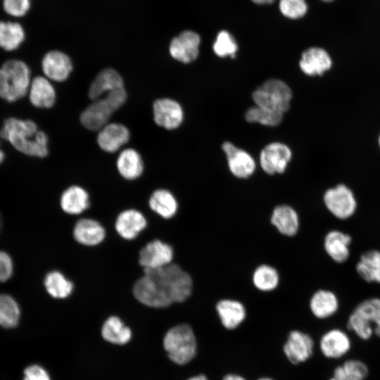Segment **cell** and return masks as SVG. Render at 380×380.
<instances>
[{"instance_id":"obj_50","label":"cell","mask_w":380,"mask_h":380,"mask_svg":"<svg viewBox=\"0 0 380 380\" xmlns=\"http://www.w3.org/2000/svg\"><path fill=\"white\" fill-rule=\"evenodd\" d=\"M379 147H380V135L379 137Z\"/></svg>"},{"instance_id":"obj_39","label":"cell","mask_w":380,"mask_h":380,"mask_svg":"<svg viewBox=\"0 0 380 380\" xmlns=\"http://www.w3.org/2000/svg\"><path fill=\"white\" fill-rule=\"evenodd\" d=\"M279 8L284 16L293 20L303 17L308 11L305 0H279Z\"/></svg>"},{"instance_id":"obj_30","label":"cell","mask_w":380,"mask_h":380,"mask_svg":"<svg viewBox=\"0 0 380 380\" xmlns=\"http://www.w3.org/2000/svg\"><path fill=\"white\" fill-rule=\"evenodd\" d=\"M251 281L259 291L269 293L277 289L280 283V274L277 269L267 263L258 265L253 270Z\"/></svg>"},{"instance_id":"obj_8","label":"cell","mask_w":380,"mask_h":380,"mask_svg":"<svg viewBox=\"0 0 380 380\" xmlns=\"http://www.w3.org/2000/svg\"><path fill=\"white\" fill-rule=\"evenodd\" d=\"M322 201L327 210L340 220L350 217L357 209V201L353 191L343 184L327 189Z\"/></svg>"},{"instance_id":"obj_44","label":"cell","mask_w":380,"mask_h":380,"mask_svg":"<svg viewBox=\"0 0 380 380\" xmlns=\"http://www.w3.org/2000/svg\"><path fill=\"white\" fill-rule=\"evenodd\" d=\"M253 3L257 4H269L274 2V0H251Z\"/></svg>"},{"instance_id":"obj_47","label":"cell","mask_w":380,"mask_h":380,"mask_svg":"<svg viewBox=\"0 0 380 380\" xmlns=\"http://www.w3.org/2000/svg\"><path fill=\"white\" fill-rule=\"evenodd\" d=\"M258 380H272V379H269V378H261V379H260Z\"/></svg>"},{"instance_id":"obj_18","label":"cell","mask_w":380,"mask_h":380,"mask_svg":"<svg viewBox=\"0 0 380 380\" xmlns=\"http://www.w3.org/2000/svg\"><path fill=\"white\" fill-rule=\"evenodd\" d=\"M130 138L128 128L121 123H108L97 135L99 146L107 153H115L127 144Z\"/></svg>"},{"instance_id":"obj_45","label":"cell","mask_w":380,"mask_h":380,"mask_svg":"<svg viewBox=\"0 0 380 380\" xmlns=\"http://www.w3.org/2000/svg\"><path fill=\"white\" fill-rule=\"evenodd\" d=\"M187 380H208V379L204 375L199 374V375L193 376Z\"/></svg>"},{"instance_id":"obj_17","label":"cell","mask_w":380,"mask_h":380,"mask_svg":"<svg viewBox=\"0 0 380 380\" xmlns=\"http://www.w3.org/2000/svg\"><path fill=\"white\" fill-rule=\"evenodd\" d=\"M314 341L307 334L298 330L290 332L284 351L289 360L294 364L306 361L312 354Z\"/></svg>"},{"instance_id":"obj_5","label":"cell","mask_w":380,"mask_h":380,"mask_svg":"<svg viewBox=\"0 0 380 380\" xmlns=\"http://www.w3.org/2000/svg\"><path fill=\"white\" fill-rule=\"evenodd\" d=\"M163 346L172 362L181 365L189 363L195 357L197 349L193 329L188 324L172 327L164 336Z\"/></svg>"},{"instance_id":"obj_23","label":"cell","mask_w":380,"mask_h":380,"mask_svg":"<svg viewBox=\"0 0 380 380\" xmlns=\"http://www.w3.org/2000/svg\"><path fill=\"white\" fill-rule=\"evenodd\" d=\"M351 236L338 230H331L324 237L323 248L334 262H346L350 255Z\"/></svg>"},{"instance_id":"obj_20","label":"cell","mask_w":380,"mask_h":380,"mask_svg":"<svg viewBox=\"0 0 380 380\" xmlns=\"http://www.w3.org/2000/svg\"><path fill=\"white\" fill-rule=\"evenodd\" d=\"M299 66L307 75H322L331 68L332 60L324 49L310 47L303 52Z\"/></svg>"},{"instance_id":"obj_1","label":"cell","mask_w":380,"mask_h":380,"mask_svg":"<svg viewBox=\"0 0 380 380\" xmlns=\"http://www.w3.org/2000/svg\"><path fill=\"white\" fill-rule=\"evenodd\" d=\"M133 286V294L141 303L151 308H165L186 302L194 290L191 274L179 264L155 270H145Z\"/></svg>"},{"instance_id":"obj_24","label":"cell","mask_w":380,"mask_h":380,"mask_svg":"<svg viewBox=\"0 0 380 380\" xmlns=\"http://www.w3.org/2000/svg\"><path fill=\"white\" fill-rule=\"evenodd\" d=\"M150 208L164 220H172L179 210L177 197L170 190L158 189L151 195L148 201Z\"/></svg>"},{"instance_id":"obj_49","label":"cell","mask_w":380,"mask_h":380,"mask_svg":"<svg viewBox=\"0 0 380 380\" xmlns=\"http://www.w3.org/2000/svg\"><path fill=\"white\" fill-rule=\"evenodd\" d=\"M329 380H339V379H336V378L331 377Z\"/></svg>"},{"instance_id":"obj_34","label":"cell","mask_w":380,"mask_h":380,"mask_svg":"<svg viewBox=\"0 0 380 380\" xmlns=\"http://www.w3.org/2000/svg\"><path fill=\"white\" fill-rule=\"evenodd\" d=\"M44 286L53 298L63 299L68 297L74 289L73 283L59 271H51L44 278Z\"/></svg>"},{"instance_id":"obj_10","label":"cell","mask_w":380,"mask_h":380,"mask_svg":"<svg viewBox=\"0 0 380 380\" xmlns=\"http://www.w3.org/2000/svg\"><path fill=\"white\" fill-rule=\"evenodd\" d=\"M291 156V151L286 145L279 142L270 143L261 151L260 165L267 175H283Z\"/></svg>"},{"instance_id":"obj_40","label":"cell","mask_w":380,"mask_h":380,"mask_svg":"<svg viewBox=\"0 0 380 380\" xmlns=\"http://www.w3.org/2000/svg\"><path fill=\"white\" fill-rule=\"evenodd\" d=\"M31 6V0H3V8L9 15L20 18L27 14Z\"/></svg>"},{"instance_id":"obj_19","label":"cell","mask_w":380,"mask_h":380,"mask_svg":"<svg viewBox=\"0 0 380 380\" xmlns=\"http://www.w3.org/2000/svg\"><path fill=\"white\" fill-rule=\"evenodd\" d=\"M145 216L135 209H127L117 217L115 227L117 233L124 239H134L146 227Z\"/></svg>"},{"instance_id":"obj_28","label":"cell","mask_w":380,"mask_h":380,"mask_svg":"<svg viewBox=\"0 0 380 380\" xmlns=\"http://www.w3.org/2000/svg\"><path fill=\"white\" fill-rule=\"evenodd\" d=\"M60 205L62 210L69 215H79L89 206L88 192L82 186H70L61 194Z\"/></svg>"},{"instance_id":"obj_43","label":"cell","mask_w":380,"mask_h":380,"mask_svg":"<svg viewBox=\"0 0 380 380\" xmlns=\"http://www.w3.org/2000/svg\"><path fill=\"white\" fill-rule=\"evenodd\" d=\"M223 380H246V379L239 375L227 374L223 378Z\"/></svg>"},{"instance_id":"obj_46","label":"cell","mask_w":380,"mask_h":380,"mask_svg":"<svg viewBox=\"0 0 380 380\" xmlns=\"http://www.w3.org/2000/svg\"><path fill=\"white\" fill-rule=\"evenodd\" d=\"M4 152L0 149V163L4 160Z\"/></svg>"},{"instance_id":"obj_36","label":"cell","mask_w":380,"mask_h":380,"mask_svg":"<svg viewBox=\"0 0 380 380\" xmlns=\"http://www.w3.org/2000/svg\"><path fill=\"white\" fill-rule=\"evenodd\" d=\"M368 372V367L363 362L348 360L334 369L333 376L343 380H365Z\"/></svg>"},{"instance_id":"obj_22","label":"cell","mask_w":380,"mask_h":380,"mask_svg":"<svg viewBox=\"0 0 380 380\" xmlns=\"http://www.w3.org/2000/svg\"><path fill=\"white\" fill-rule=\"evenodd\" d=\"M124 88L122 76L114 69L105 68L94 79L88 91L89 97L94 101L115 89Z\"/></svg>"},{"instance_id":"obj_12","label":"cell","mask_w":380,"mask_h":380,"mask_svg":"<svg viewBox=\"0 0 380 380\" xmlns=\"http://www.w3.org/2000/svg\"><path fill=\"white\" fill-rule=\"evenodd\" d=\"M200 43L201 37L196 32L185 30L171 40L169 52L176 61L189 63L197 58Z\"/></svg>"},{"instance_id":"obj_15","label":"cell","mask_w":380,"mask_h":380,"mask_svg":"<svg viewBox=\"0 0 380 380\" xmlns=\"http://www.w3.org/2000/svg\"><path fill=\"white\" fill-rule=\"evenodd\" d=\"M42 68L46 77L49 80L63 82L69 77L73 65L70 58L66 53L53 50L44 56Z\"/></svg>"},{"instance_id":"obj_7","label":"cell","mask_w":380,"mask_h":380,"mask_svg":"<svg viewBox=\"0 0 380 380\" xmlns=\"http://www.w3.org/2000/svg\"><path fill=\"white\" fill-rule=\"evenodd\" d=\"M255 106L284 114L290 108L292 92L290 87L278 79H270L252 94Z\"/></svg>"},{"instance_id":"obj_48","label":"cell","mask_w":380,"mask_h":380,"mask_svg":"<svg viewBox=\"0 0 380 380\" xmlns=\"http://www.w3.org/2000/svg\"><path fill=\"white\" fill-rule=\"evenodd\" d=\"M322 1H324V2H331V1H333L334 0H321Z\"/></svg>"},{"instance_id":"obj_4","label":"cell","mask_w":380,"mask_h":380,"mask_svg":"<svg viewBox=\"0 0 380 380\" xmlns=\"http://www.w3.org/2000/svg\"><path fill=\"white\" fill-rule=\"evenodd\" d=\"M30 70L20 60H9L0 68V97L13 102L23 97L30 86Z\"/></svg>"},{"instance_id":"obj_2","label":"cell","mask_w":380,"mask_h":380,"mask_svg":"<svg viewBox=\"0 0 380 380\" xmlns=\"http://www.w3.org/2000/svg\"><path fill=\"white\" fill-rule=\"evenodd\" d=\"M0 136L25 155L39 158L48 155V137L32 120L9 118L4 121Z\"/></svg>"},{"instance_id":"obj_16","label":"cell","mask_w":380,"mask_h":380,"mask_svg":"<svg viewBox=\"0 0 380 380\" xmlns=\"http://www.w3.org/2000/svg\"><path fill=\"white\" fill-rule=\"evenodd\" d=\"M215 310L222 325L229 330L237 328L247 316V309L244 303L231 298L217 300Z\"/></svg>"},{"instance_id":"obj_3","label":"cell","mask_w":380,"mask_h":380,"mask_svg":"<svg viewBox=\"0 0 380 380\" xmlns=\"http://www.w3.org/2000/svg\"><path fill=\"white\" fill-rule=\"evenodd\" d=\"M125 88L112 91L94 100L80 115L82 125L91 131L100 130L108 123L112 114L127 100Z\"/></svg>"},{"instance_id":"obj_32","label":"cell","mask_w":380,"mask_h":380,"mask_svg":"<svg viewBox=\"0 0 380 380\" xmlns=\"http://www.w3.org/2000/svg\"><path fill=\"white\" fill-rule=\"evenodd\" d=\"M101 335L111 343L124 345L131 339L132 331L119 317L111 316L103 323Z\"/></svg>"},{"instance_id":"obj_14","label":"cell","mask_w":380,"mask_h":380,"mask_svg":"<svg viewBox=\"0 0 380 380\" xmlns=\"http://www.w3.org/2000/svg\"><path fill=\"white\" fill-rule=\"evenodd\" d=\"M270 221L277 232L286 237L295 236L300 227L298 213L289 204L276 205L272 210Z\"/></svg>"},{"instance_id":"obj_31","label":"cell","mask_w":380,"mask_h":380,"mask_svg":"<svg viewBox=\"0 0 380 380\" xmlns=\"http://www.w3.org/2000/svg\"><path fill=\"white\" fill-rule=\"evenodd\" d=\"M355 269L358 275L365 281L380 284V251L370 250L364 253Z\"/></svg>"},{"instance_id":"obj_27","label":"cell","mask_w":380,"mask_h":380,"mask_svg":"<svg viewBox=\"0 0 380 380\" xmlns=\"http://www.w3.org/2000/svg\"><path fill=\"white\" fill-rule=\"evenodd\" d=\"M28 91L31 103L37 108H49L55 103V89L46 77H35L31 81Z\"/></svg>"},{"instance_id":"obj_9","label":"cell","mask_w":380,"mask_h":380,"mask_svg":"<svg viewBox=\"0 0 380 380\" xmlns=\"http://www.w3.org/2000/svg\"><path fill=\"white\" fill-rule=\"evenodd\" d=\"M175 248L170 243L155 239L141 249L139 262L144 270H155L171 264L175 261Z\"/></svg>"},{"instance_id":"obj_6","label":"cell","mask_w":380,"mask_h":380,"mask_svg":"<svg viewBox=\"0 0 380 380\" xmlns=\"http://www.w3.org/2000/svg\"><path fill=\"white\" fill-rule=\"evenodd\" d=\"M347 327L362 340L369 339L373 333L380 338V298L360 303L349 316Z\"/></svg>"},{"instance_id":"obj_29","label":"cell","mask_w":380,"mask_h":380,"mask_svg":"<svg viewBox=\"0 0 380 380\" xmlns=\"http://www.w3.org/2000/svg\"><path fill=\"white\" fill-rule=\"evenodd\" d=\"M116 166L119 174L125 179L139 178L144 171V162L139 153L134 148H125L119 154Z\"/></svg>"},{"instance_id":"obj_25","label":"cell","mask_w":380,"mask_h":380,"mask_svg":"<svg viewBox=\"0 0 380 380\" xmlns=\"http://www.w3.org/2000/svg\"><path fill=\"white\" fill-rule=\"evenodd\" d=\"M73 236L75 241L82 245L94 246L104 240L106 231L98 221L82 218L76 222L73 229Z\"/></svg>"},{"instance_id":"obj_42","label":"cell","mask_w":380,"mask_h":380,"mask_svg":"<svg viewBox=\"0 0 380 380\" xmlns=\"http://www.w3.org/2000/svg\"><path fill=\"white\" fill-rule=\"evenodd\" d=\"M13 261L8 254L0 251V281H6L13 274Z\"/></svg>"},{"instance_id":"obj_41","label":"cell","mask_w":380,"mask_h":380,"mask_svg":"<svg viewBox=\"0 0 380 380\" xmlns=\"http://www.w3.org/2000/svg\"><path fill=\"white\" fill-rule=\"evenodd\" d=\"M23 380H51L48 372L38 365H32L24 369Z\"/></svg>"},{"instance_id":"obj_35","label":"cell","mask_w":380,"mask_h":380,"mask_svg":"<svg viewBox=\"0 0 380 380\" xmlns=\"http://www.w3.org/2000/svg\"><path fill=\"white\" fill-rule=\"evenodd\" d=\"M20 310L15 300L9 295L0 293V326L13 328L18 325Z\"/></svg>"},{"instance_id":"obj_26","label":"cell","mask_w":380,"mask_h":380,"mask_svg":"<svg viewBox=\"0 0 380 380\" xmlns=\"http://www.w3.org/2000/svg\"><path fill=\"white\" fill-rule=\"evenodd\" d=\"M338 306L336 295L327 289H317L309 299L310 312L318 319H326L332 316L338 310Z\"/></svg>"},{"instance_id":"obj_21","label":"cell","mask_w":380,"mask_h":380,"mask_svg":"<svg viewBox=\"0 0 380 380\" xmlns=\"http://www.w3.org/2000/svg\"><path fill=\"white\" fill-rule=\"evenodd\" d=\"M319 346L322 354L326 357L337 359L343 357L350 350L351 342L343 331L333 329L322 335Z\"/></svg>"},{"instance_id":"obj_37","label":"cell","mask_w":380,"mask_h":380,"mask_svg":"<svg viewBox=\"0 0 380 380\" xmlns=\"http://www.w3.org/2000/svg\"><path fill=\"white\" fill-rule=\"evenodd\" d=\"M245 118L251 123L258 122L266 126H277L281 122L283 114L255 106L247 110Z\"/></svg>"},{"instance_id":"obj_38","label":"cell","mask_w":380,"mask_h":380,"mask_svg":"<svg viewBox=\"0 0 380 380\" xmlns=\"http://www.w3.org/2000/svg\"><path fill=\"white\" fill-rule=\"evenodd\" d=\"M213 49L219 57L222 58L230 56L234 58L238 49V46L229 32L221 30L216 37L213 45Z\"/></svg>"},{"instance_id":"obj_33","label":"cell","mask_w":380,"mask_h":380,"mask_svg":"<svg viewBox=\"0 0 380 380\" xmlns=\"http://www.w3.org/2000/svg\"><path fill=\"white\" fill-rule=\"evenodd\" d=\"M25 37V30L19 23L0 21V48L13 51L20 46Z\"/></svg>"},{"instance_id":"obj_11","label":"cell","mask_w":380,"mask_h":380,"mask_svg":"<svg viewBox=\"0 0 380 380\" xmlns=\"http://www.w3.org/2000/svg\"><path fill=\"white\" fill-rule=\"evenodd\" d=\"M222 148L226 154L229 172L233 177L245 180L253 175L256 165L250 154L229 141L224 142Z\"/></svg>"},{"instance_id":"obj_13","label":"cell","mask_w":380,"mask_h":380,"mask_svg":"<svg viewBox=\"0 0 380 380\" xmlns=\"http://www.w3.org/2000/svg\"><path fill=\"white\" fill-rule=\"evenodd\" d=\"M153 115L157 125L168 130L179 127L184 119L180 104L168 98L158 99L153 102Z\"/></svg>"}]
</instances>
